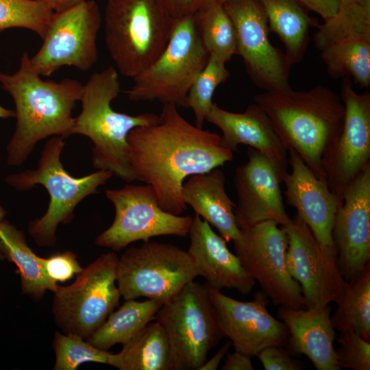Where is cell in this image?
Returning a JSON list of instances; mask_svg holds the SVG:
<instances>
[{
  "mask_svg": "<svg viewBox=\"0 0 370 370\" xmlns=\"http://www.w3.org/2000/svg\"><path fill=\"white\" fill-rule=\"evenodd\" d=\"M248 160L237 167L234 182L238 203L234 212L239 230L267 220L282 226L291 220L281 193V176L273 163L257 149L249 147Z\"/></svg>",
  "mask_w": 370,
  "mask_h": 370,
  "instance_id": "cell-19",
  "label": "cell"
},
{
  "mask_svg": "<svg viewBox=\"0 0 370 370\" xmlns=\"http://www.w3.org/2000/svg\"><path fill=\"white\" fill-rule=\"evenodd\" d=\"M267 17L270 31L285 47L291 65L300 62L308 48L310 29L318 26L297 0H257Z\"/></svg>",
  "mask_w": 370,
  "mask_h": 370,
  "instance_id": "cell-26",
  "label": "cell"
},
{
  "mask_svg": "<svg viewBox=\"0 0 370 370\" xmlns=\"http://www.w3.org/2000/svg\"><path fill=\"white\" fill-rule=\"evenodd\" d=\"M119 258L104 254L77 274L69 286H58L52 312L65 334L87 340L106 320L121 297L116 285Z\"/></svg>",
  "mask_w": 370,
  "mask_h": 370,
  "instance_id": "cell-9",
  "label": "cell"
},
{
  "mask_svg": "<svg viewBox=\"0 0 370 370\" xmlns=\"http://www.w3.org/2000/svg\"><path fill=\"white\" fill-rule=\"evenodd\" d=\"M41 263L47 276L56 283L70 280L83 269L76 255L71 251L58 253L48 258L41 257Z\"/></svg>",
  "mask_w": 370,
  "mask_h": 370,
  "instance_id": "cell-37",
  "label": "cell"
},
{
  "mask_svg": "<svg viewBox=\"0 0 370 370\" xmlns=\"http://www.w3.org/2000/svg\"><path fill=\"white\" fill-rule=\"evenodd\" d=\"M206 287L224 336L236 351L254 357L267 347L286 345L287 328L267 310L269 300L262 291H257L252 301H241Z\"/></svg>",
  "mask_w": 370,
  "mask_h": 370,
  "instance_id": "cell-17",
  "label": "cell"
},
{
  "mask_svg": "<svg viewBox=\"0 0 370 370\" xmlns=\"http://www.w3.org/2000/svg\"><path fill=\"white\" fill-rule=\"evenodd\" d=\"M198 276L187 251L148 240L119 258L116 285L125 300L143 297L164 304Z\"/></svg>",
  "mask_w": 370,
  "mask_h": 370,
  "instance_id": "cell-10",
  "label": "cell"
},
{
  "mask_svg": "<svg viewBox=\"0 0 370 370\" xmlns=\"http://www.w3.org/2000/svg\"><path fill=\"white\" fill-rule=\"evenodd\" d=\"M332 77L349 78L362 88L370 86V39L353 38L334 43L320 51Z\"/></svg>",
  "mask_w": 370,
  "mask_h": 370,
  "instance_id": "cell-30",
  "label": "cell"
},
{
  "mask_svg": "<svg viewBox=\"0 0 370 370\" xmlns=\"http://www.w3.org/2000/svg\"><path fill=\"white\" fill-rule=\"evenodd\" d=\"M282 345H271L262 349L256 356L265 370H302L304 363L291 356Z\"/></svg>",
  "mask_w": 370,
  "mask_h": 370,
  "instance_id": "cell-38",
  "label": "cell"
},
{
  "mask_svg": "<svg viewBox=\"0 0 370 370\" xmlns=\"http://www.w3.org/2000/svg\"><path fill=\"white\" fill-rule=\"evenodd\" d=\"M331 322L340 332H352L370 341V264L347 282Z\"/></svg>",
  "mask_w": 370,
  "mask_h": 370,
  "instance_id": "cell-29",
  "label": "cell"
},
{
  "mask_svg": "<svg viewBox=\"0 0 370 370\" xmlns=\"http://www.w3.org/2000/svg\"><path fill=\"white\" fill-rule=\"evenodd\" d=\"M270 119L284 148L295 150L319 178L325 180L321 158L341 130L345 107L329 87L264 92L254 97Z\"/></svg>",
  "mask_w": 370,
  "mask_h": 370,
  "instance_id": "cell-3",
  "label": "cell"
},
{
  "mask_svg": "<svg viewBox=\"0 0 370 370\" xmlns=\"http://www.w3.org/2000/svg\"><path fill=\"white\" fill-rule=\"evenodd\" d=\"M251 357L242 352L234 351L233 353H227L224 363L221 365V370H253L254 367L251 360Z\"/></svg>",
  "mask_w": 370,
  "mask_h": 370,
  "instance_id": "cell-41",
  "label": "cell"
},
{
  "mask_svg": "<svg viewBox=\"0 0 370 370\" xmlns=\"http://www.w3.org/2000/svg\"><path fill=\"white\" fill-rule=\"evenodd\" d=\"M119 75L112 66L91 75L83 86L82 111L74 118L71 135L91 140L95 169L132 182L136 179L127 159V137L134 127L155 124L160 118L151 112L132 116L113 110L111 102L121 92Z\"/></svg>",
  "mask_w": 370,
  "mask_h": 370,
  "instance_id": "cell-4",
  "label": "cell"
},
{
  "mask_svg": "<svg viewBox=\"0 0 370 370\" xmlns=\"http://www.w3.org/2000/svg\"><path fill=\"white\" fill-rule=\"evenodd\" d=\"M232 345V343L231 341H226L210 359H207L205 361V362L200 367L199 370L217 369L219 364L225 356H226Z\"/></svg>",
  "mask_w": 370,
  "mask_h": 370,
  "instance_id": "cell-42",
  "label": "cell"
},
{
  "mask_svg": "<svg viewBox=\"0 0 370 370\" xmlns=\"http://www.w3.org/2000/svg\"><path fill=\"white\" fill-rule=\"evenodd\" d=\"M65 142L62 136H53L45 144L36 169L8 175L5 181L18 190H28L35 186H43L50 200L43 216L31 221L29 234L41 247H51L56 243L57 227L60 223H69L74 217V210L86 197L97 193L113 175L106 170L74 177L64 169L60 156Z\"/></svg>",
  "mask_w": 370,
  "mask_h": 370,
  "instance_id": "cell-6",
  "label": "cell"
},
{
  "mask_svg": "<svg viewBox=\"0 0 370 370\" xmlns=\"http://www.w3.org/2000/svg\"><path fill=\"white\" fill-rule=\"evenodd\" d=\"M162 304L160 301L149 299L143 301L125 299L86 341L105 351L117 343L124 345L155 319Z\"/></svg>",
  "mask_w": 370,
  "mask_h": 370,
  "instance_id": "cell-28",
  "label": "cell"
},
{
  "mask_svg": "<svg viewBox=\"0 0 370 370\" xmlns=\"http://www.w3.org/2000/svg\"><path fill=\"white\" fill-rule=\"evenodd\" d=\"M340 97L345 107L343 126L321 164L329 188L343 202L345 189L370 164V93H358L352 81L343 78Z\"/></svg>",
  "mask_w": 370,
  "mask_h": 370,
  "instance_id": "cell-15",
  "label": "cell"
},
{
  "mask_svg": "<svg viewBox=\"0 0 370 370\" xmlns=\"http://www.w3.org/2000/svg\"><path fill=\"white\" fill-rule=\"evenodd\" d=\"M201 42L209 55L223 63L236 54V33L223 3L213 4L194 16Z\"/></svg>",
  "mask_w": 370,
  "mask_h": 370,
  "instance_id": "cell-32",
  "label": "cell"
},
{
  "mask_svg": "<svg viewBox=\"0 0 370 370\" xmlns=\"http://www.w3.org/2000/svg\"><path fill=\"white\" fill-rule=\"evenodd\" d=\"M5 214L6 212L5 209L1 206H0V223L4 220Z\"/></svg>",
  "mask_w": 370,
  "mask_h": 370,
  "instance_id": "cell-45",
  "label": "cell"
},
{
  "mask_svg": "<svg viewBox=\"0 0 370 370\" xmlns=\"http://www.w3.org/2000/svg\"><path fill=\"white\" fill-rule=\"evenodd\" d=\"M155 124L132 129L127 137V159L136 180L153 189L160 208L180 215L187 205L182 196L190 175L223 166L234 158L220 136L188 122L177 106L164 104Z\"/></svg>",
  "mask_w": 370,
  "mask_h": 370,
  "instance_id": "cell-1",
  "label": "cell"
},
{
  "mask_svg": "<svg viewBox=\"0 0 370 370\" xmlns=\"http://www.w3.org/2000/svg\"><path fill=\"white\" fill-rule=\"evenodd\" d=\"M47 5L53 12H60L75 5L86 0H38Z\"/></svg>",
  "mask_w": 370,
  "mask_h": 370,
  "instance_id": "cell-43",
  "label": "cell"
},
{
  "mask_svg": "<svg viewBox=\"0 0 370 370\" xmlns=\"http://www.w3.org/2000/svg\"><path fill=\"white\" fill-rule=\"evenodd\" d=\"M282 227L288 239V269L299 284L306 308L336 303L347 282L339 269L335 249L322 247L297 214Z\"/></svg>",
  "mask_w": 370,
  "mask_h": 370,
  "instance_id": "cell-16",
  "label": "cell"
},
{
  "mask_svg": "<svg viewBox=\"0 0 370 370\" xmlns=\"http://www.w3.org/2000/svg\"><path fill=\"white\" fill-rule=\"evenodd\" d=\"M278 225L267 220L240 230L238 238L233 241L235 254L274 304L304 308L306 304L301 288L286 264L287 236Z\"/></svg>",
  "mask_w": 370,
  "mask_h": 370,
  "instance_id": "cell-12",
  "label": "cell"
},
{
  "mask_svg": "<svg viewBox=\"0 0 370 370\" xmlns=\"http://www.w3.org/2000/svg\"><path fill=\"white\" fill-rule=\"evenodd\" d=\"M173 21L158 0H108L105 42L119 74L134 78L166 47Z\"/></svg>",
  "mask_w": 370,
  "mask_h": 370,
  "instance_id": "cell-5",
  "label": "cell"
},
{
  "mask_svg": "<svg viewBox=\"0 0 370 370\" xmlns=\"http://www.w3.org/2000/svg\"><path fill=\"white\" fill-rule=\"evenodd\" d=\"M305 9L320 15L324 21L332 17L346 0H297Z\"/></svg>",
  "mask_w": 370,
  "mask_h": 370,
  "instance_id": "cell-40",
  "label": "cell"
},
{
  "mask_svg": "<svg viewBox=\"0 0 370 370\" xmlns=\"http://www.w3.org/2000/svg\"><path fill=\"white\" fill-rule=\"evenodd\" d=\"M101 24V12L94 0L54 12L42 45L29 58L32 68L41 76H50L65 66L88 71L98 60Z\"/></svg>",
  "mask_w": 370,
  "mask_h": 370,
  "instance_id": "cell-13",
  "label": "cell"
},
{
  "mask_svg": "<svg viewBox=\"0 0 370 370\" xmlns=\"http://www.w3.org/2000/svg\"><path fill=\"white\" fill-rule=\"evenodd\" d=\"M332 240L339 269L348 282L370 264V164L345 189Z\"/></svg>",
  "mask_w": 370,
  "mask_h": 370,
  "instance_id": "cell-18",
  "label": "cell"
},
{
  "mask_svg": "<svg viewBox=\"0 0 370 370\" xmlns=\"http://www.w3.org/2000/svg\"><path fill=\"white\" fill-rule=\"evenodd\" d=\"M317 27L314 40L319 51L345 39H370V0H346L336 14Z\"/></svg>",
  "mask_w": 370,
  "mask_h": 370,
  "instance_id": "cell-31",
  "label": "cell"
},
{
  "mask_svg": "<svg viewBox=\"0 0 370 370\" xmlns=\"http://www.w3.org/2000/svg\"><path fill=\"white\" fill-rule=\"evenodd\" d=\"M223 5L236 29V54L254 84L264 92L292 90V65L285 53L270 42L267 17L257 0H225Z\"/></svg>",
  "mask_w": 370,
  "mask_h": 370,
  "instance_id": "cell-14",
  "label": "cell"
},
{
  "mask_svg": "<svg viewBox=\"0 0 370 370\" xmlns=\"http://www.w3.org/2000/svg\"><path fill=\"white\" fill-rule=\"evenodd\" d=\"M160 5L173 21L194 16L199 12L225 0H158Z\"/></svg>",
  "mask_w": 370,
  "mask_h": 370,
  "instance_id": "cell-39",
  "label": "cell"
},
{
  "mask_svg": "<svg viewBox=\"0 0 370 370\" xmlns=\"http://www.w3.org/2000/svg\"><path fill=\"white\" fill-rule=\"evenodd\" d=\"M288 151L291 171L282 177L286 202L297 210L322 247L335 249L332 230L342 202L329 188L326 180L319 179L295 150Z\"/></svg>",
  "mask_w": 370,
  "mask_h": 370,
  "instance_id": "cell-20",
  "label": "cell"
},
{
  "mask_svg": "<svg viewBox=\"0 0 370 370\" xmlns=\"http://www.w3.org/2000/svg\"><path fill=\"white\" fill-rule=\"evenodd\" d=\"M115 217L111 225L95 239V244L119 251L138 241L151 237L188 234L193 217L163 210L151 186L127 184L119 189H107Z\"/></svg>",
  "mask_w": 370,
  "mask_h": 370,
  "instance_id": "cell-11",
  "label": "cell"
},
{
  "mask_svg": "<svg viewBox=\"0 0 370 370\" xmlns=\"http://www.w3.org/2000/svg\"><path fill=\"white\" fill-rule=\"evenodd\" d=\"M205 121L222 132L221 145L232 151L239 144L254 148L267 157L277 168L281 179L286 173L288 152L275 132L271 122L256 103L247 107L241 113L232 112L213 103Z\"/></svg>",
  "mask_w": 370,
  "mask_h": 370,
  "instance_id": "cell-22",
  "label": "cell"
},
{
  "mask_svg": "<svg viewBox=\"0 0 370 370\" xmlns=\"http://www.w3.org/2000/svg\"><path fill=\"white\" fill-rule=\"evenodd\" d=\"M12 116H15L14 111L10 109H7L3 107L1 105H0V118L7 119L9 117H12Z\"/></svg>",
  "mask_w": 370,
  "mask_h": 370,
  "instance_id": "cell-44",
  "label": "cell"
},
{
  "mask_svg": "<svg viewBox=\"0 0 370 370\" xmlns=\"http://www.w3.org/2000/svg\"><path fill=\"white\" fill-rule=\"evenodd\" d=\"M24 52L18 69L0 73V84L15 105V131L7 146V164L19 166L40 140L71 135L72 111L80 101L84 84L75 79L44 80L32 68Z\"/></svg>",
  "mask_w": 370,
  "mask_h": 370,
  "instance_id": "cell-2",
  "label": "cell"
},
{
  "mask_svg": "<svg viewBox=\"0 0 370 370\" xmlns=\"http://www.w3.org/2000/svg\"><path fill=\"white\" fill-rule=\"evenodd\" d=\"M209 53L204 47L194 16L175 21L169 40L158 58L133 78L126 91L132 101H158L183 106L197 76L206 66Z\"/></svg>",
  "mask_w": 370,
  "mask_h": 370,
  "instance_id": "cell-7",
  "label": "cell"
},
{
  "mask_svg": "<svg viewBox=\"0 0 370 370\" xmlns=\"http://www.w3.org/2000/svg\"><path fill=\"white\" fill-rule=\"evenodd\" d=\"M335 349L339 369H370V341L352 332H341Z\"/></svg>",
  "mask_w": 370,
  "mask_h": 370,
  "instance_id": "cell-36",
  "label": "cell"
},
{
  "mask_svg": "<svg viewBox=\"0 0 370 370\" xmlns=\"http://www.w3.org/2000/svg\"><path fill=\"white\" fill-rule=\"evenodd\" d=\"M120 370H173L170 343L161 324L149 323L108 364Z\"/></svg>",
  "mask_w": 370,
  "mask_h": 370,
  "instance_id": "cell-25",
  "label": "cell"
},
{
  "mask_svg": "<svg viewBox=\"0 0 370 370\" xmlns=\"http://www.w3.org/2000/svg\"><path fill=\"white\" fill-rule=\"evenodd\" d=\"M0 255L16 266L24 294L40 300L47 291L57 290L58 284L47 276L23 232L5 219L0 223Z\"/></svg>",
  "mask_w": 370,
  "mask_h": 370,
  "instance_id": "cell-27",
  "label": "cell"
},
{
  "mask_svg": "<svg viewBox=\"0 0 370 370\" xmlns=\"http://www.w3.org/2000/svg\"><path fill=\"white\" fill-rule=\"evenodd\" d=\"M53 11L38 0H0V32L19 27L44 38Z\"/></svg>",
  "mask_w": 370,
  "mask_h": 370,
  "instance_id": "cell-34",
  "label": "cell"
},
{
  "mask_svg": "<svg viewBox=\"0 0 370 370\" xmlns=\"http://www.w3.org/2000/svg\"><path fill=\"white\" fill-rule=\"evenodd\" d=\"M155 321L168 336L173 370H199L225 337L206 286L194 280L162 304Z\"/></svg>",
  "mask_w": 370,
  "mask_h": 370,
  "instance_id": "cell-8",
  "label": "cell"
},
{
  "mask_svg": "<svg viewBox=\"0 0 370 370\" xmlns=\"http://www.w3.org/2000/svg\"><path fill=\"white\" fill-rule=\"evenodd\" d=\"M188 235L190 242L187 253L208 287L234 288L244 295L252 291L256 281L228 249L226 241L199 215L193 218Z\"/></svg>",
  "mask_w": 370,
  "mask_h": 370,
  "instance_id": "cell-21",
  "label": "cell"
},
{
  "mask_svg": "<svg viewBox=\"0 0 370 370\" xmlns=\"http://www.w3.org/2000/svg\"><path fill=\"white\" fill-rule=\"evenodd\" d=\"M230 76L225 64L209 55L208 60L193 82L183 107L190 108L195 116V126L203 128L206 116L213 103L216 88Z\"/></svg>",
  "mask_w": 370,
  "mask_h": 370,
  "instance_id": "cell-33",
  "label": "cell"
},
{
  "mask_svg": "<svg viewBox=\"0 0 370 370\" xmlns=\"http://www.w3.org/2000/svg\"><path fill=\"white\" fill-rule=\"evenodd\" d=\"M331 306L292 308L280 306L278 318L286 325V346L295 354L307 356L317 370H339L331 322Z\"/></svg>",
  "mask_w": 370,
  "mask_h": 370,
  "instance_id": "cell-23",
  "label": "cell"
},
{
  "mask_svg": "<svg viewBox=\"0 0 370 370\" xmlns=\"http://www.w3.org/2000/svg\"><path fill=\"white\" fill-rule=\"evenodd\" d=\"M54 370H75L84 362L108 364L110 353L100 349L77 336L56 332L53 341Z\"/></svg>",
  "mask_w": 370,
  "mask_h": 370,
  "instance_id": "cell-35",
  "label": "cell"
},
{
  "mask_svg": "<svg viewBox=\"0 0 370 370\" xmlns=\"http://www.w3.org/2000/svg\"><path fill=\"white\" fill-rule=\"evenodd\" d=\"M182 196L195 214L215 227L226 243L238 238L240 230L234 212L236 204L226 193L225 175L219 167L187 177Z\"/></svg>",
  "mask_w": 370,
  "mask_h": 370,
  "instance_id": "cell-24",
  "label": "cell"
}]
</instances>
